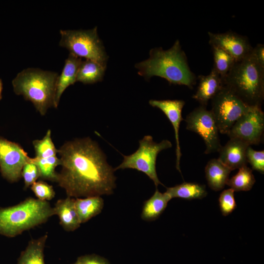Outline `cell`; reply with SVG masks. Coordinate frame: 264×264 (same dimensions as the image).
Listing matches in <instances>:
<instances>
[{
    "label": "cell",
    "instance_id": "1",
    "mask_svg": "<svg viewBox=\"0 0 264 264\" xmlns=\"http://www.w3.org/2000/svg\"><path fill=\"white\" fill-rule=\"evenodd\" d=\"M62 169L56 183L73 198L110 195L116 187L114 169L98 143L87 137L65 142L58 149Z\"/></svg>",
    "mask_w": 264,
    "mask_h": 264
},
{
    "label": "cell",
    "instance_id": "2",
    "mask_svg": "<svg viewBox=\"0 0 264 264\" xmlns=\"http://www.w3.org/2000/svg\"><path fill=\"white\" fill-rule=\"evenodd\" d=\"M149 56L148 59L135 65L138 74L146 80L158 76L166 79L170 84L184 85L190 88L196 84V76L190 69L178 40L167 50L161 47L151 49Z\"/></svg>",
    "mask_w": 264,
    "mask_h": 264
},
{
    "label": "cell",
    "instance_id": "3",
    "mask_svg": "<svg viewBox=\"0 0 264 264\" xmlns=\"http://www.w3.org/2000/svg\"><path fill=\"white\" fill-rule=\"evenodd\" d=\"M55 215L48 201L28 197L18 204L0 207V235L15 237L45 223Z\"/></svg>",
    "mask_w": 264,
    "mask_h": 264
},
{
    "label": "cell",
    "instance_id": "4",
    "mask_svg": "<svg viewBox=\"0 0 264 264\" xmlns=\"http://www.w3.org/2000/svg\"><path fill=\"white\" fill-rule=\"evenodd\" d=\"M223 83L224 87L248 106L261 108L264 100V68L250 53L235 63Z\"/></svg>",
    "mask_w": 264,
    "mask_h": 264
},
{
    "label": "cell",
    "instance_id": "5",
    "mask_svg": "<svg viewBox=\"0 0 264 264\" xmlns=\"http://www.w3.org/2000/svg\"><path fill=\"white\" fill-rule=\"evenodd\" d=\"M58 73L39 68H27L18 73L12 80L15 94L30 101L42 116L47 110L55 108Z\"/></svg>",
    "mask_w": 264,
    "mask_h": 264
},
{
    "label": "cell",
    "instance_id": "6",
    "mask_svg": "<svg viewBox=\"0 0 264 264\" xmlns=\"http://www.w3.org/2000/svg\"><path fill=\"white\" fill-rule=\"evenodd\" d=\"M59 45L69 53L106 66L108 56L97 33V27L89 30H60Z\"/></svg>",
    "mask_w": 264,
    "mask_h": 264
},
{
    "label": "cell",
    "instance_id": "7",
    "mask_svg": "<svg viewBox=\"0 0 264 264\" xmlns=\"http://www.w3.org/2000/svg\"><path fill=\"white\" fill-rule=\"evenodd\" d=\"M138 149L133 154L123 155L122 162L114 169H133L145 174L153 181L157 188L163 184L159 180L156 171V161L158 154L162 150L172 147V143L164 139L159 143L154 142L153 137L147 135L139 140Z\"/></svg>",
    "mask_w": 264,
    "mask_h": 264
},
{
    "label": "cell",
    "instance_id": "8",
    "mask_svg": "<svg viewBox=\"0 0 264 264\" xmlns=\"http://www.w3.org/2000/svg\"><path fill=\"white\" fill-rule=\"evenodd\" d=\"M211 101L210 110L221 134H227L235 122L251 107L224 87Z\"/></svg>",
    "mask_w": 264,
    "mask_h": 264
},
{
    "label": "cell",
    "instance_id": "9",
    "mask_svg": "<svg viewBox=\"0 0 264 264\" xmlns=\"http://www.w3.org/2000/svg\"><path fill=\"white\" fill-rule=\"evenodd\" d=\"M185 121L186 129L198 134L206 146L204 153L209 154L217 152L221 145L219 130L211 110L206 107L200 105L190 112Z\"/></svg>",
    "mask_w": 264,
    "mask_h": 264
},
{
    "label": "cell",
    "instance_id": "10",
    "mask_svg": "<svg viewBox=\"0 0 264 264\" xmlns=\"http://www.w3.org/2000/svg\"><path fill=\"white\" fill-rule=\"evenodd\" d=\"M31 158L19 144L0 136V172L9 182L21 179L22 168Z\"/></svg>",
    "mask_w": 264,
    "mask_h": 264
},
{
    "label": "cell",
    "instance_id": "11",
    "mask_svg": "<svg viewBox=\"0 0 264 264\" xmlns=\"http://www.w3.org/2000/svg\"><path fill=\"white\" fill-rule=\"evenodd\" d=\"M264 131V113L262 108L251 107L234 124L227 135L249 146L258 145Z\"/></svg>",
    "mask_w": 264,
    "mask_h": 264
},
{
    "label": "cell",
    "instance_id": "12",
    "mask_svg": "<svg viewBox=\"0 0 264 264\" xmlns=\"http://www.w3.org/2000/svg\"><path fill=\"white\" fill-rule=\"evenodd\" d=\"M208 34L211 46H216L224 50L236 62L247 56L253 48L246 37L231 31L220 33L208 32Z\"/></svg>",
    "mask_w": 264,
    "mask_h": 264
},
{
    "label": "cell",
    "instance_id": "13",
    "mask_svg": "<svg viewBox=\"0 0 264 264\" xmlns=\"http://www.w3.org/2000/svg\"><path fill=\"white\" fill-rule=\"evenodd\" d=\"M149 104L153 107L160 110L168 118L174 130L176 143V169L181 173L180 161L181 156L180 142L179 139V129L182 117V110L185 105V101L182 100H150Z\"/></svg>",
    "mask_w": 264,
    "mask_h": 264
},
{
    "label": "cell",
    "instance_id": "14",
    "mask_svg": "<svg viewBox=\"0 0 264 264\" xmlns=\"http://www.w3.org/2000/svg\"><path fill=\"white\" fill-rule=\"evenodd\" d=\"M249 145L238 138H230L218 151V158L231 171L247 166L246 151Z\"/></svg>",
    "mask_w": 264,
    "mask_h": 264
},
{
    "label": "cell",
    "instance_id": "15",
    "mask_svg": "<svg viewBox=\"0 0 264 264\" xmlns=\"http://www.w3.org/2000/svg\"><path fill=\"white\" fill-rule=\"evenodd\" d=\"M199 83L196 93L192 98L198 101L201 106L206 107L211 100L224 87L222 79L213 68L209 74L199 75Z\"/></svg>",
    "mask_w": 264,
    "mask_h": 264
},
{
    "label": "cell",
    "instance_id": "16",
    "mask_svg": "<svg viewBox=\"0 0 264 264\" xmlns=\"http://www.w3.org/2000/svg\"><path fill=\"white\" fill-rule=\"evenodd\" d=\"M55 215L58 216L60 224L66 231H73L80 225L75 207V198L67 197L57 200L53 207Z\"/></svg>",
    "mask_w": 264,
    "mask_h": 264
},
{
    "label": "cell",
    "instance_id": "17",
    "mask_svg": "<svg viewBox=\"0 0 264 264\" xmlns=\"http://www.w3.org/2000/svg\"><path fill=\"white\" fill-rule=\"evenodd\" d=\"M82 61V58L70 53L66 59L62 71L57 81L55 108H57L61 97L66 88L76 82L77 72Z\"/></svg>",
    "mask_w": 264,
    "mask_h": 264
},
{
    "label": "cell",
    "instance_id": "18",
    "mask_svg": "<svg viewBox=\"0 0 264 264\" xmlns=\"http://www.w3.org/2000/svg\"><path fill=\"white\" fill-rule=\"evenodd\" d=\"M231 171L218 158L210 159L205 168V177L209 187L215 191L224 188Z\"/></svg>",
    "mask_w": 264,
    "mask_h": 264
},
{
    "label": "cell",
    "instance_id": "19",
    "mask_svg": "<svg viewBox=\"0 0 264 264\" xmlns=\"http://www.w3.org/2000/svg\"><path fill=\"white\" fill-rule=\"evenodd\" d=\"M47 237L46 234L31 239L22 252L17 264H45L44 252Z\"/></svg>",
    "mask_w": 264,
    "mask_h": 264
},
{
    "label": "cell",
    "instance_id": "20",
    "mask_svg": "<svg viewBox=\"0 0 264 264\" xmlns=\"http://www.w3.org/2000/svg\"><path fill=\"white\" fill-rule=\"evenodd\" d=\"M171 199L166 192L162 193L156 189L154 195L144 202L141 215L142 220L152 221L157 219Z\"/></svg>",
    "mask_w": 264,
    "mask_h": 264
},
{
    "label": "cell",
    "instance_id": "21",
    "mask_svg": "<svg viewBox=\"0 0 264 264\" xmlns=\"http://www.w3.org/2000/svg\"><path fill=\"white\" fill-rule=\"evenodd\" d=\"M103 206L104 200L101 196L75 198V207L81 223L100 213Z\"/></svg>",
    "mask_w": 264,
    "mask_h": 264
},
{
    "label": "cell",
    "instance_id": "22",
    "mask_svg": "<svg viewBox=\"0 0 264 264\" xmlns=\"http://www.w3.org/2000/svg\"><path fill=\"white\" fill-rule=\"evenodd\" d=\"M165 192L172 199L179 198L188 200L201 199L207 195L204 185L186 182L174 187L167 188Z\"/></svg>",
    "mask_w": 264,
    "mask_h": 264
},
{
    "label": "cell",
    "instance_id": "23",
    "mask_svg": "<svg viewBox=\"0 0 264 264\" xmlns=\"http://www.w3.org/2000/svg\"><path fill=\"white\" fill-rule=\"evenodd\" d=\"M106 68V66L92 60L82 61L77 72L76 82L91 84L101 81Z\"/></svg>",
    "mask_w": 264,
    "mask_h": 264
},
{
    "label": "cell",
    "instance_id": "24",
    "mask_svg": "<svg viewBox=\"0 0 264 264\" xmlns=\"http://www.w3.org/2000/svg\"><path fill=\"white\" fill-rule=\"evenodd\" d=\"M255 182L252 170L244 166L239 169L238 173L228 179L226 185L234 191H247L251 189Z\"/></svg>",
    "mask_w": 264,
    "mask_h": 264
},
{
    "label": "cell",
    "instance_id": "25",
    "mask_svg": "<svg viewBox=\"0 0 264 264\" xmlns=\"http://www.w3.org/2000/svg\"><path fill=\"white\" fill-rule=\"evenodd\" d=\"M31 162L34 163L38 167L40 177L42 180H47L52 182H56L57 173L55 168L61 165L60 158L53 156L46 158H31Z\"/></svg>",
    "mask_w": 264,
    "mask_h": 264
},
{
    "label": "cell",
    "instance_id": "26",
    "mask_svg": "<svg viewBox=\"0 0 264 264\" xmlns=\"http://www.w3.org/2000/svg\"><path fill=\"white\" fill-rule=\"evenodd\" d=\"M211 46L214 60L212 68L223 80L236 62L229 54L221 48L216 46Z\"/></svg>",
    "mask_w": 264,
    "mask_h": 264
},
{
    "label": "cell",
    "instance_id": "27",
    "mask_svg": "<svg viewBox=\"0 0 264 264\" xmlns=\"http://www.w3.org/2000/svg\"><path fill=\"white\" fill-rule=\"evenodd\" d=\"M51 132L48 130L42 139H36L32 143L35 151V157L46 158L56 156L58 150L57 149L52 140Z\"/></svg>",
    "mask_w": 264,
    "mask_h": 264
},
{
    "label": "cell",
    "instance_id": "28",
    "mask_svg": "<svg viewBox=\"0 0 264 264\" xmlns=\"http://www.w3.org/2000/svg\"><path fill=\"white\" fill-rule=\"evenodd\" d=\"M234 191L231 188L223 191L220 194L219 202L221 212L223 216L231 214L236 208Z\"/></svg>",
    "mask_w": 264,
    "mask_h": 264
},
{
    "label": "cell",
    "instance_id": "29",
    "mask_svg": "<svg viewBox=\"0 0 264 264\" xmlns=\"http://www.w3.org/2000/svg\"><path fill=\"white\" fill-rule=\"evenodd\" d=\"M31 189L37 198L41 200L48 201L55 196L52 186L43 180L35 182L31 186Z\"/></svg>",
    "mask_w": 264,
    "mask_h": 264
},
{
    "label": "cell",
    "instance_id": "30",
    "mask_svg": "<svg viewBox=\"0 0 264 264\" xmlns=\"http://www.w3.org/2000/svg\"><path fill=\"white\" fill-rule=\"evenodd\" d=\"M246 159L252 169L264 173V151H256L249 146L246 151Z\"/></svg>",
    "mask_w": 264,
    "mask_h": 264
},
{
    "label": "cell",
    "instance_id": "31",
    "mask_svg": "<svg viewBox=\"0 0 264 264\" xmlns=\"http://www.w3.org/2000/svg\"><path fill=\"white\" fill-rule=\"evenodd\" d=\"M22 177L23 178L24 188L31 186L40 177L37 166L31 161L26 163L22 168Z\"/></svg>",
    "mask_w": 264,
    "mask_h": 264
},
{
    "label": "cell",
    "instance_id": "32",
    "mask_svg": "<svg viewBox=\"0 0 264 264\" xmlns=\"http://www.w3.org/2000/svg\"><path fill=\"white\" fill-rule=\"evenodd\" d=\"M76 262L78 264H110L105 259L95 254L81 256Z\"/></svg>",
    "mask_w": 264,
    "mask_h": 264
},
{
    "label": "cell",
    "instance_id": "33",
    "mask_svg": "<svg viewBox=\"0 0 264 264\" xmlns=\"http://www.w3.org/2000/svg\"><path fill=\"white\" fill-rule=\"evenodd\" d=\"M250 55L255 61L262 67L264 68V44H257L252 48Z\"/></svg>",
    "mask_w": 264,
    "mask_h": 264
},
{
    "label": "cell",
    "instance_id": "34",
    "mask_svg": "<svg viewBox=\"0 0 264 264\" xmlns=\"http://www.w3.org/2000/svg\"><path fill=\"white\" fill-rule=\"evenodd\" d=\"M3 89V84L1 79H0V101L2 99V92Z\"/></svg>",
    "mask_w": 264,
    "mask_h": 264
},
{
    "label": "cell",
    "instance_id": "35",
    "mask_svg": "<svg viewBox=\"0 0 264 264\" xmlns=\"http://www.w3.org/2000/svg\"><path fill=\"white\" fill-rule=\"evenodd\" d=\"M77 264V262H76L75 263H74V264Z\"/></svg>",
    "mask_w": 264,
    "mask_h": 264
}]
</instances>
